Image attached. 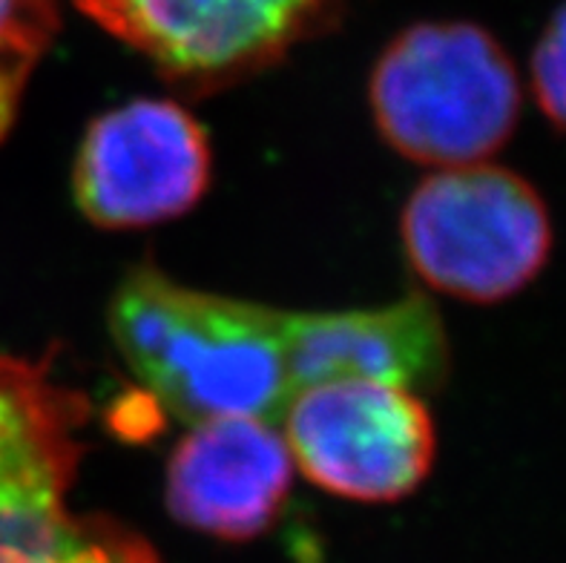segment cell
<instances>
[{
    "instance_id": "obj_1",
    "label": "cell",
    "mask_w": 566,
    "mask_h": 563,
    "mask_svg": "<svg viewBox=\"0 0 566 563\" xmlns=\"http://www.w3.org/2000/svg\"><path fill=\"white\" fill-rule=\"evenodd\" d=\"M109 334L138 383L187 426L276 423L294 397L291 311L176 285L136 268L109 302Z\"/></svg>"
},
{
    "instance_id": "obj_2",
    "label": "cell",
    "mask_w": 566,
    "mask_h": 563,
    "mask_svg": "<svg viewBox=\"0 0 566 563\" xmlns=\"http://www.w3.org/2000/svg\"><path fill=\"white\" fill-rule=\"evenodd\" d=\"M377 129L402 158L431 167L486 161L515 133L521 81L512 58L474 23H417L371 72Z\"/></svg>"
},
{
    "instance_id": "obj_3",
    "label": "cell",
    "mask_w": 566,
    "mask_h": 563,
    "mask_svg": "<svg viewBox=\"0 0 566 563\" xmlns=\"http://www.w3.org/2000/svg\"><path fill=\"white\" fill-rule=\"evenodd\" d=\"M402 248L426 285L492 305L532 285L553 253V219L535 185L506 167H440L400 219Z\"/></svg>"
},
{
    "instance_id": "obj_4",
    "label": "cell",
    "mask_w": 566,
    "mask_h": 563,
    "mask_svg": "<svg viewBox=\"0 0 566 563\" xmlns=\"http://www.w3.org/2000/svg\"><path fill=\"white\" fill-rule=\"evenodd\" d=\"M280 431L314 486L359 503H391L434 463V423L423 397L386 379L345 377L300 388Z\"/></svg>"
},
{
    "instance_id": "obj_5",
    "label": "cell",
    "mask_w": 566,
    "mask_h": 563,
    "mask_svg": "<svg viewBox=\"0 0 566 563\" xmlns=\"http://www.w3.org/2000/svg\"><path fill=\"white\" fill-rule=\"evenodd\" d=\"M167 79L219 86L280 61L343 0H75Z\"/></svg>"
},
{
    "instance_id": "obj_6",
    "label": "cell",
    "mask_w": 566,
    "mask_h": 563,
    "mask_svg": "<svg viewBox=\"0 0 566 563\" xmlns=\"http://www.w3.org/2000/svg\"><path fill=\"white\" fill-rule=\"evenodd\" d=\"M201 124L172 101L142 98L98 115L75 156L72 192L104 230L150 228L187 213L210 185Z\"/></svg>"
},
{
    "instance_id": "obj_7",
    "label": "cell",
    "mask_w": 566,
    "mask_h": 563,
    "mask_svg": "<svg viewBox=\"0 0 566 563\" xmlns=\"http://www.w3.org/2000/svg\"><path fill=\"white\" fill-rule=\"evenodd\" d=\"M81 451L46 423L0 414V563H161L107 514H75Z\"/></svg>"
},
{
    "instance_id": "obj_8",
    "label": "cell",
    "mask_w": 566,
    "mask_h": 563,
    "mask_svg": "<svg viewBox=\"0 0 566 563\" xmlns=\"http://www.w3.org/2000/svg\"><path fill=\"white\" fill-rule=\"evenodd\" d=\"M294 457L276 423L213 417L190 426L167 466V509L181 526L248 541L280 514Z\"/></svg>"
},
{
    "instance_id": "obj_9",
    "label": "cell",
    "mask_w": 566,
    "mask_h": 563,
    "mask_svg": "<svg viewBox=\"0 0 566 563\" xmlns=\"http://www.w3.org/2000/svg\"><path fill=\"white\" fill-rule=\"evenodd\" d=\"M449 374V336L438 307L420 293L371 311H291L294 394L345 377L386 379L426 394Z\"/></svg>"
},
{
    "instance_id": "obj_10",
    "label": "cell",
    "mask_w": 566,
    "mask_h": 563,
    "mask_svg": "<svg viewBox=\"0 0 566 563\" xmlns=\"http://www.w3.org/2000/svg\"><path fill=\"white\" fill-rule=\"evenodd\" d=\"M57 0H0V142L57 29Z\"/></svg>"
},
{
    "instance_id": "obj_11",
    "label": "cell",
    "mask_w": 566,
    "mask_h": 563,
    "mask_svg": "<svg viewBox=\"0 0 566 563\" xmlns=\"http://www.w3.org/2000/svg\"><path fill=\"white\" fill-rule=\"evenodd\" d=\"M532 90L541 113L566 136V3L546 23L532 55Z\"/></svg>"
}]
</instances>
